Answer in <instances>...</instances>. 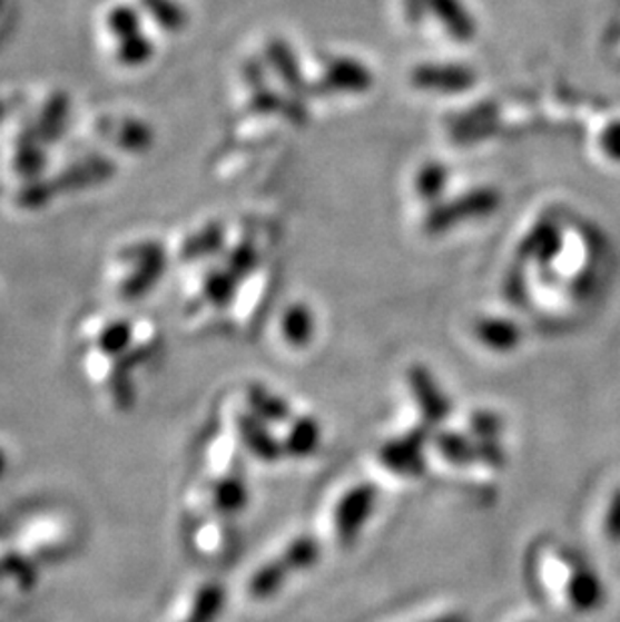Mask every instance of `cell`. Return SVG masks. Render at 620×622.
I'll use <instances>...</instances> for the list:
<instances>
[{
    "mask_svg": "<svg viewBox=\"0 0 620 622\" xmlns=\"http://www.w3.org/2000/svg\"><path fill=\"white\" fill-rule=\"evenodd\" d=\"M77 540L79 530L73 520L67 514L51 512L27 520L12 540V546L37 569H41L69 559L77 546Z\"/></svg>",
    "mask_w": 620,
    "mask_h": 622,
    "instance_id": "6da1fadb",
    "label": "cell"
},
{
    "mask_svg": "<svg viewBox=\"0 0 620 622\" xmlns=\"http://www.w3.org/2000/svg\"><path fill=\"white\" fill-rule=\"evenodd\" d=\"M81 369L94 389L106 399L114 412H129L136 403L134 367L121 355L97 348H83Z\"/></svg>",
    "mask_w": 620,
    "mask_h": 622,
    "instance_id": "7a4b0ae2",
    "label": "cell"
},
{
    "mask_svg": "<svg viewBox=\"0 0 620 622\" xmlns=\"http://www.w3.org/2000/svg\"><path fill=\"white\" fill-rule=\"evenodd\" d=\"M318 560L321 542L315 536H298L276 559L254 572L248 592L256 601H268L283 591L293 574L313 569Z\"/></svg>",
    "mask_w": 620,
    "mask_h": 622,
    "instance_id": "3957f363",
    "label": "cell"
},
{
    "mask_svg": "<svg viewBox=\"0 0 620 622\" xmlns=\"http://www.w3.org/2000/svg\"><path fill=\"white\" fill-rule=\"evenodd\" d=\"M127 273L117 278V293L124 298H139L158 283L166 268V254L158 244H137L121 254Z\"/></svg>",
    "mask_w": 620,
    "mask_h": 622,
    "instance_id": "277c9868",
    "label": "cell"
},
{
    "mask_svg": "<svg viewBox=\"0 0 620 622\" xmlns=\"http://www.w3.org/2000/svg\"><path fill=\"white\" fill-rule=\"evenodd\" d=\"M378 492L375 485L358 484L351 487L345 496L338 500L335 507V532L343 546H351L361 536L363 527L375 514Z\"/></svg>",
    "mask_w": 620,
    "mask_h": 622,
    "instance_id": "5b68a950",
    "label": "cell"
},
{
    "mask_svg": "<svg viewBox=\"0 0 620 622\" xmlns=\"http://www.w3.org/2000/svg\"><path fill=\"white\" fill-rule=\"evenodd\" d=\"M430 427L421 425L411 432L391 437L378 450L383 465L400 475H421L425 470V445L430 440Z\"/></svg>",
    "mask_w": 620,
    "mask_h": 622,
    "instance_id": "8992f818",
    "label": "cell"
},
{
    "mask_svg": "<svg viewBox=\"0 0 620 622\" xmlns=\"http://www.w3.org/2000/svg\"><path fill=\"white\" fill-rule=\"evenodd\" d=\"M407 385H410L415 405L420 407L423 425H427L432 430L435 425H442L450 417L452 403L440 385V381L433 377L432 371L423 365H413L407 371Z\"/></svg>",
    "mask_w": 620,
    "mask_h": 622,
    "instance_id": "52a82bcc",
    "label": "cell"
},
{
    "mask_svg": "<svg viewBox=\"0 0 620 622\" xmlns=\"http://www.w3.org/2000/svg\"><path fill=\"white\" fill-rule=\"evenodd\" d=\"M250 502L248 485L236 474H222L211 477L200 492V504L214 516L240 514Z\"/></svg>",
    "mask_w": 620,
    "mask_h": 622,
    "instance_id": "ba28073f",
    "label": "cell"
},
{
    "mask_svg": "<svg viewBox=\"0 0 620 622\" xmlns=\"http://www.w3.org/2000/svg\"><path fill=\"white\" fill-rule=\"evenodd\" d=\"M131 320L117 317H91L85 320L79 330L83 348H97L111 355H126L131 338Z\"/></svg>",
    "mask_w": 620,
    "mask_h": 622,
    "instance_id": "9c48e42d",
    "label": "cell"
},
{
    "mask_svg": "<svg viewBox=\"0 0 620 622\" xmlns=\"http://www.w3.org/2000/svg\"><path fill=\"white\" fill-rule=\"evenodd\" d=\"M567 596L574 611L594 612L604 604L607 591L599 574L589 564L568 559Z\"/></svg>",
    "mask_w": 620,
    "mask_h": 622,
    "instance_id": "30bf717a",
    "label": "cell"
},
{
    "mask_svg": "<svg viewBox=\"0 0 620 622\" xmlns=\"http://www.w3.org/2000/svg\"><path fill=\"white\" fill-rule=\"evenodd\" d=\"M238 435L246 450L264 462H276L284 454L283 442H276L273 433L266 430V422L256 417L253 412L240 413L236 419Z\"/></svg>",
    "mask_w": 620,
    "mask_h": 622,
    "instance_id": "8fae6325",
    "label": "cell"
},
{
    "mask_svg": "<svg viewBox=\"0 0 620 622\" xmlns=\"http://www.w3.org/2000/svg\"><path fill=\"white\" fill-rule=\"evenodd\" d=\"M37 584V566L19 554L12 544L0 542V586L12 592H29Z\"/></svg>",
    "mask_w": 620,
    "mask_h": 622,
    "instance_id": "7c38bea8",
    "label": "cell"
},
{
    "mask_svg": "<svg viewBox=\"0 0 620 622\" xmlns=\"http://www.w3.org/2000/svg\"><path fill=\"white\" fill-rule=\"evenodd\" d=\"M226 604V591L218 582H206L189 596L176 622H218Z\"/></svg>",
    "mask_w": 620,
    "mask_h": 622,
    "instance_id": "4fadbf2b",
    "label": "cell"
},
{
    "mask_svg": "<svg viewBox=\"0 0 620 622\" xmlns=\"http://www.w3.org/2000/svg\"><path fill=\"white\" fill-rule=\"evenodd\" d=\"M475 338L494 353H512L522 345V328L508 318L488 317L475 323Z\"/></svg>",
    "mask_w": 620,
    "mask_h": 622,
    "instance_id": "5bb4252c",
    "label": "cell"
},
{
    "mask_svg": "<svg viewBox=\"0 0 620 622\" xmlns=\"http://www.w3.org/2000/svg\"><path fill=\"white\" fill-rule=\"evenodd\" d=\"M164 347V337L158 327L149 320H137L131 325V338L126 348L124 359L136 369L156 359Z\"/></svg>",
    "mask_w": 620,
    "mask_h": 622,
    "instance_id": "9a60e30c",
    "label": "cell"
},
{
    "mask_svg": "<svg viewBox=\"0 0 620 622\" xmlns=\"http://www.w3.org/2000/svg\"><path fill=\"white\" fill-rule=\"evenodd\" d=\"M323 440V430L315 417H296L283 440L284 454L306 457L315 454Z\"/></svg>",
    "mask_w": 620,
    "mask_h": 622,
    "instance_id": "2e32d148",
    "label": "cell"
},
{
    "mask_svg": "<svg viewBox=\"0 0 620 622\" xmlns=\"http://www.w3.org/2000/svg\"><path fill=\"white\" fill-rule=\"evenodd\" d=\"M433 445H435L437 454L450 464L460 465V467L478 464V445L472 435L460 432H440L433 437Z\"/></svg>",
    "mask_w": 620,
    "mask_h": 622,
    "instance_id": "e0dca14e",
    "label": "cell"
},
{
    "mask_svg": "<svg viewBox=\"0 0 620 622\" xmlns=\"http://www.w3.org/2000/svg\"><path fill=\"white\" fill-rule=\"evenodd\" d=\"M281 328L288 345L306 347L315 338V315L306 305H293L284 313Z\"/></svg>",
    "mask_w": 620,
    "mask_h": 622,
    "instance_id": "ac0fdd59",
    "label": "cell"
},
{
    "mask_svg": "<svg viewBox=\"0 0 620 622\" xmlns=\"http://www.w3.org/2000/svg\"><path fill=\"white\" fill-rule=\"evenodd\" d=\"M248 407L256 417H260L266 423H286L293 417L291 405L284 402L281 395L260 385H253L248 389Z\"/></svg>",
    "mask_w": 620,
    "mask_h": 622,
    "instance_id": "d6986e66",
    "label": "cell"
},
{
    "mask_svg": "<svg viewBox=\"0 0 620 622\" xmlns=\"http://www.w3.org/2000/svg\"><path fill=\"white\" fill-rule=\"evenodd\" d=\"M415 83L421 87H430V89H463L472 83V75L463 69H455V67H421L420 71L415 73Z\"/></svg>",
    "mask_w": 620,
    "mask_h": 622,
    "instance_id": "ffe728a7",
    "label": "cell"
},
{
    "mask_svg": "<svg viewBox=\"0 0 620 622\" xmlns=\"http://www.w3.org/2000/svg\"><path fill=\"white\" fill-rule=\"evenodd\" d=\"M194 546L198 549V552L206 554V556H214L222 552V549L226 546V536H224V527L218 524V522H206L201 524L196 530L194 534Z\"/></svg>",
    "mask_w": 620,
    "mask_h": 622,
    "instance_id": "44dd1931",
    "label": "cell"
},
{
    "mask_svg": "<svg viewBox=\"0 0 620 622\" xmlns=\"http://www.w3.org/2000/svg\"><path fill=\"white\" fill-rule=\"evenodd\" d=\"M504 419L494 412L473 413L470 419V435L475 440H502Z\"/></svg>",
    "mask_w": 620,
    "mask_h": 622,
    "instance_id": "7402d4cb",
    "label": "cell"
},
{
    "mask_svg": "<svg viewBox=\"0 0 620 622\" xmlns=\"http://www.w3.org/2000/svg\"><path fill=\"white\" fill-rule=\"evenodd\" d=\"M437 2H442L447 11H452L445 17L447 31L452 32L453 37H457V39H470L473 32L472 21L465 14L462 2L460 0H437Z\"/></svg>",
    "mask_w": 620,
    "mask_h": 622,
    "instance_id": "603a6c76",
    "label": "cell"
},
{
    "mask_svg": "<svg viewBox=\"0 0 620 622\" xmlns=\"http://www.w3.org/2000/svg\"><path fill=\"white\" fill-rule=\"evenodd\" d=\"M151 53H154L151 42H149L146 37H141V32H137L134 37L124 39L119 57L124 59V63L126 65H141L148 63V59L151 57Z\"/></svg>",
    "mask_w": 620,
    "mask_h": 622,
    "instance_id": "cb8c5ba5",
    "label": "cell"
},
{
    "mask_svg": "<svg viewBox=\"0 0 620 622\" xmlns=\"http://www.w3.org/2000/svg\"><path fill=\"white\" fill-rule=\"evenodd\" d=\"M111 31L116 32L121 39H129L139 32V21H137L136 12L131 9H116L114 14L109 17Z\"/></svg>",
    "mask_w": 620,
    "mask_h": 622,
    "instance_id": "d4e9b609",
    "label": "cell"
},
{
    "mask_svg": "<svg viewBox=\"0 0 620 622\" xmlns=\"http://www.w3.org/2000/svg\"><path fill=\"white\" fill-rule=\"evenodd\" d=\"M604 526H607V534L610 539L620 540V494L612 497V502H610Z\"/></svg>",
    "mask_w": 620,
    "mask_h": 622,
    "instance_id": "484cf974",
    "label": "cell"
},
{
    "mask_svg": "<svg viewBox=\"0 0 620 622\" xmlns=\"http://www.w3.org/2000/svg\"><path fill=\"white\" fill-rule=\"evenodd\" d=\"M423 622H470V619L463 612H443V614H437V616Z\"/></svg>",
    "mask_w": 620,
    "mask_h": 622,
    "instance_id": "4316f807",
    "label": "cell"
},
{
    "mask_svg": "<svg viewBox=\"0 0 620 622\" xmlns=\"http://www.w3.org/2000/svg\"><path fill=\"white\" fill-rule=\"evenodd\" d=\"M614 134H617V136H614V139H612V141H610V139H607V141H604V148H607V151H609L610 156L620 158V124L619 126L614 127Z\"/></svg>",
    "mask_w": 620,
    "mask_h": 622,
    "instance_id": "83f0119b",
    "label": "cell"
},
{
    "mask_svg": "<svg viewBox=\"0 0 620 622\" xmlns=\"http://www.w3.org/2000/svg\"><path fill=\"white\" fill-rule=\"evenodd\" d=\"M7 467H9V457H7V454L0 450V475L7 472Z\"/></svg>",
    "mask_w": 620,
    "mask_h": 622,
    "instance_id": "f1b7e54d",
    "label": "cell"
}]
</instances>
